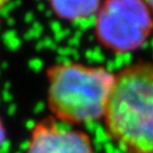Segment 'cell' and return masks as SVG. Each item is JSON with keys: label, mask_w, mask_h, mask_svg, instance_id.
Returning a JSON list of instances; mask_svg holds the SVG:
<instances>
[{"label": "cell", "mask_w": 153, "mask_h": 153, "mask_svg": "<svg viewBox=\"0 0 153 153\" xmlns=\"http://www.w3.org/2000/svg\"><path fill=\"white\" fill-rule=\"evenodd\" d=\"M103 123L121 153H153V62L134 64L116 74Z\"/></svg>", "instance_id": "obj_1"}, {"label": "cell", "mask_w": 153, "mask_h": 153, "mask_svg": "<svg viewBox=\"0 0 153 153\" xmlns=\"http://www.w3.org/2000/svg\"><path fill=\"white\" fill-rule=\"evenodd\" d=\"M47 78L52 118L73 127L103 120L116 74L103 67L68 62L51 66Z\"/></svg>", "instance_id": "obj_2"}, {"label": "cell", "mask_w": 153, "mask_h": 153, "mask_svg": "<svg viewBox=\"0 0 153 153\" xmlns=\"http://www.w3.org/2000/svg\"><path fill=\"white\" fill-rule=\"evenodd\" d=\"M95 31L107 49L136 50L153 31L152 11L144 0H105L98 10Z\"/></svg>", "instance_id": "obj_3"}, {"label": "cell", "mask_w": 153, "mask_h": 153, "mask_svg": "<svg viewBox=\"0 0 153 153\" xmlns=\"http://www.w3.org/2000/svg\"><path fill=\"white\" fill-rule=\"evenodd\" d=\"M24 153H97L86 131L44 118L32 126Z\"/></svg>", "instance_id": "obj_4"}, {"label": "cell", "mask_w": 153, "mask_h": 153, "mask_svg": "<svg viewBox=\"0 0 153 153\" xmlns=\"http://www.w3.org/2000/svg\"><path fill=\"white\" fill-rule=\"evenodd\" d=\"M52 9L59 17L68 21L83 19L98 13L100 0H50Z\"/></svg>", "instance_id": "obj_5"}, {"label": "cell", "mask_w": 153, "mask_h": 153, "mask_svg": "<svg viewBox=\"0 0 153 153\" xmlns=\"http://www.w3.org/2000/svg\"><path fill=\"white\" fill-rule=\"evenodd\" d=\"M5 135H6V131H5V126L2 124V120L0 118V145L2 144L4 140H5Z\"/></svg>", "instance_id": "obj_6"}, {"label": "cell", "mask_w": 153, "mask_h": 153, "mask_svg": "<svg viewBox=\"0 0 153 153\" xmlns=\"http://www.w3.org/2000/svg\"><path fill=\"white\" fill-rule=\"evenodd\" d=\"M144 1L148 4V6L150 7V9L153 10V0H144Z\"/></svg>", "instance_id": "obj_7"}]
</instances>
